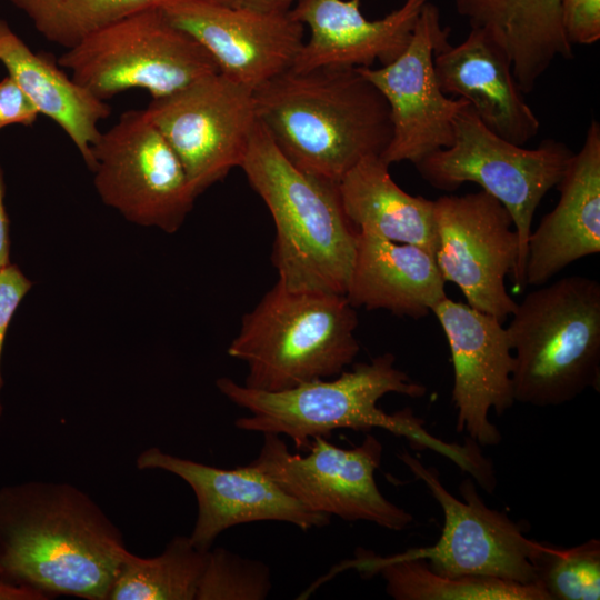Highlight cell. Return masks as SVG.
<instances>
[{
	"label": "cell",
	"instance_id": "6da1fadb",
	"mask_svg": "<svg viewBox=\"0 0 600 600\" xmlns=\"http://www.w3.org/2000/svg\"><path fill=\"white\" fill-rule=\"evenodd\" d=\"M120 528L83 490L29 480L0 488V580L48 599L108 600L127 552Z\"/></svg>",
	"mask_w": 600,
	"mask_h": 600
},
{
	"label": "cell",
	"instance_id": "7a4b0ae2",
	"mask_svg": "<svg viewBox=\"0 0 600 600\" xmlns=\"http://www.w3.org/2000/svg\"><path fill=\"white\" fill-rule=\"evenodd\" d=\"M396 357L383 353L369 362L356 363L336 379H316L282 391H262L220 378L219 391L237 406L249 410L234 424L240 430L289 437L299 451H306L313 437H329L337 429L369 431L384 429L407 439L414 449H429L448 458L471 474L486 491L496 478L492 464L478 444L446 442L423 428V420L410 409L387 413L378 401L387 393L421 398L427 388L394 366Z\"/></svg>",
	"mask_w": 600,
	"mask_h": 600
},
{
	"label": "cell",
	"instance_id": "3957f363",
	"mask_svg": "<svg viewBox=\"0 0 600 600\" xmlns=\"http://www.w3.org/2000/svg\"><path fill=\"white\" fill-rule=\"evenodd\" d=\"M258 122L298 169L339 183L392 137L387 101L348 67L288 69L253 90Z\"/></svg>",
	"mask_w": 600,
	"mask_h": 600
},
{
	"label": "cell",
	"instance_id": "277c9868",
	"mask_svg": "<svg viewBox=\"0 0 600 600\" xmlns=\"http://www.w3.org/2000/svg\"><path fill=\"white\" fill-rule=\"evenodd\" d=\"M276 227L271 259L290 290L344 294L356 254L357 229L338 183L293 166L258 122L240 166Z\"/></svg>",
	"mask_w": 600,
	"mask_h": 600
},
{
	"label": "cell",
	"instance_id": "5b68a950",
	"mask_svg": "<svg viewBox=\"0 0 600 600\" xmlns=\"http://www.w3.org/2000/svg\"><path fill=\"white\" fill-rule=\"evenodd\" d=\"M356 308L344 294L290 290L277 282L242 318L228 354L244 361V386L282 391L338 376L360 346Z\"/></svg>",
	"mask_w": 600,
	"mask_h": 600
},
{
	"label": "cell",
	"instance_id": "8992f818",
	"mask_svg": "<svg viewBox=\"0 0 600 600\" xmlns=\"http://www.w3.org/2000/svg\"><path fill=\"white\" fill-rule=\"evenodd\" d=\"M506 328L516 402L560 406L600 384V284L570 276L528 293Z\"/></svg>",
	"mask_w": 600,
	"mask_h": 600
},
{
	"label": "cell",
	"instance_id": "52a82bcc",
	"mask_svg": "<svg viewBox=\"0 0 600 600\" xmlns=\"http://www.w3.org/2000/svg\"><path fill=\"white\" fill-rule=\"evenodd\" d=\"M573 151L563 142L546 139L528 149L490 130L468 104L453 121V141L414 164L432 187L454 191L466 182L479 184L510 213L518 236L512 271L526 286L527 246L538 206L562 178Z\"/></svg>",
	"mask_w": 600,
	"mask_h": 600
},
{
	"label": "cell",
	"instance_id": "ba28073f",
	"mask_svg": "<svg viewBox=\"0 0 600 600\" xmlns=\"http://www.w3.org/2000/svg\"><path fill=\"white\" fill-rule=\"evenodd\" d=\"M57 62L104 101L130 89L160 99L219 72L203 47L176 27L159 3L89 36Z\"/></svg>",
	"mask_w": 600,
	"mask_h": 600
},
{
	"label": "cell",
	"instance_id": "9c48e42d",
	"mask_svg": "<svg viewBox=\"0 0 600 600\" xmlns=\"http://www.w3.org/2000/svg\"><path fill=\"white\" fill-rule=\"evenodd\" d=\"M101 201L130 222L167 233L180 229L197 196L187 172L146 109L124 111L91 149Z\"/></svg>",
	"mask_w": 600,
	"mask_h": 600
},
{
	"label": "cell",
	"instance_id": "30bf717a",
	"mask_svg": "<svg viewBox=\"0 0 600 600\" xmlns=\"http://www.w3.org/2000/svg\"><path fill=\"white\" fill-rule=\"evenodd\" d=\"M263 436L259 454L249 464L307 509L394 531L404 530L413 521L411 513L389 501L377 486L374 474L383 448L374 436L368 433L350 449L317 436L304 456L291 453L277 434Z\"/></svg>",
	"mask_w": 600,
	"mask_h": 600
},
{
	"label": "cell",
	"instance_id": "8fae6325",
	"mask_svg": "<svg viewBox=\"0 0 600 600\" xmlns=\"http://www.w3.org/2000/svg\"><path fill=\"white\" fill-rule=\"evenodd\" d=\"M410 472L426 484L443 512L434 544L394 553L393 559H422L448 576H481L536 583V559L543 542L529 539L506 513L489 508L472 479L460 486L462 500L442 484L438 471L408 452L399 454Z\"/></svg>",
	"mask_w": 600,
	"mask_h": 600
},
{
	"label": "cell",
	"instance_id": "7c38bea8",
	"mask_svg": "<svg viewBox=\"0 0 600 600\" xmlns=\"http://www.w3.org/2000/svg\"><path fill=\"white\" fill-rule=\"evenodd\" d=\"M146 111L197 197L241 166L258 123L253 90L220 72L152 99Z\"/></svg>",
	"mask_w": 600,
	"mask_h": 600
},
{
	"label": "cell",
	"instance_id": "4fadbf2b",
	"mask_svg": "<svg viewBox=\"0 0 600 600\" xmlns=\"http://www.w3.org/2000/svg\"><path fill=\"white\" fill-rule=\"evenodd\" d=\"M449 34L450 29L441 26L439 8L430 0L398 58L380 68H358L390 110L392 137L380 156L389 166L416 164L453 141L454 118L469 103L444 94L436 78L434 56L450 43Z\"/></svg>",
	"mask_w": 600,
	"mask_h": 600
},
{
	"label": "cell",
	"instance_id": "5bb4252c",
	"mask_svg": "<svg viewBox=\"0 0 600 600\" xmlns=\"http://www.w3.org/2000/svg\"><path fill=\"white\" fill-rule=\"evenodd\" d=\"M437 266L467 303L503 323L518 303L509 296L506 277L514 269L518 236L508 210L480 190L434 200Z\"/></svg>",
	"mask_w": 600,
	"mask_h": 600
},
{
	"label": "cell",
	"instance_id": "9a60e30c",
	"mask_svg": "<svg viewBox=\"0 0 600 600\" xmlns=\"http://www.w3.org/2000/svg\"><path fill=\"white\" fill-rule=\"evenodd\" d=\"M168 19L197 40L220 73L256 90L293 66L304 26L269 13L206 0H162Z\"/></svg>",
	"mask_w": 600,
	"mask_h": 600
},
{
	"label": "cell",
	"instance_id": "2e32d148",
	"mask_svg": "<svg viewBox=\"0 0 600 600\" xmlns=\"http://www.w3.org/2000/svg\"><path fill=\"white\" fill-rule=\"evenodd\" d=\"M448 340L453 367L452 402L457 431L478 446H497L501 432L489 414L514 401L513 354L506 328L496 317L446 297L432 311Z\"/></svg>",
	"mask_w": 600,
	"mask_h": 600
},
{
	"label": "cell",
	"instance_id": "e0dca14e",
	"mask_svg": "<svg viewBox=\"0 0 600 600\" xmlns=\"http://www.w3.org/2000/svg\"><path fill=\"white\" fill-rule=\"evenodd\" d=\"M136 467L172 473L190 486L198 514L189 538L202 551L224 530L243 523L281 521L301 530L330 523L329 516L307 509L250 464L221 469L150 447L139 453Z\"/></svg>",
	"mask_w": 600,
	"mask_h": 600
},
{
	"label": "cell",
	"instance_id": "ac0fdd59",
	"mask_svg": "<svg viewBox=\"0 0 600 600\" xmlns=\"http://www.w3.org/2000/svg\"><path fill=\"white\" fill-rule=\"evenodd\" d=\"M430 0H404L377 20L360 11V0H297L289 16L308 26L310 38L291 69L386 66L408 46L419 14Z\"/></svg>",
	"mask_w": 600,
	"mask_h": 600
},
{
	"label": "cell",
	"instance_id": "d6986e66",
	"mask_svg": "<svg viewBox=\"0 0 600 600\" xmlns=\"http://www.w3.org/2000/svg\"><path fill=\"white\" fill-rule=\"evenodd\" d=\"M557 206L529 236L526 284L542 286L572 262L600 252V124L592 120L583 144L556 186Z\"/></svg>",
	"mask_w": 600,
	"mask_h": 600
},
{
	"label": "cell",
	"instance_id": "ffe728a7",
	"mask_svg": "<svg viewBox=\"0 0 600 600\" xmlns=\"http://www.w3.org/2000/svg\"><path fill=\"white\" fill-rule=\"evenodd\" d=\"M433 63L442 92L466 100L498 136L524 146L538 134L540 121L524 100L509 57L484 30L471 28L462 42L440 50Z\"/></svg>",
	"mask_w": 600,
	"mask_h": 600
},
{
	"label": "cell",
	"instance_id": "44dd1931",
	"mask_svg": "<svg viewBox=\"0 0 600 600\" xmlns=\"http://www.w3.org/2000/svg\"><path fill=\"white\" fill-rule=\"evenodd\" d=\"M444 286L436 259L427 250L358 232L346 292L354 308L382 309L418 320L447 297Z\"/></svg>",
	"mask_w": 600,
	"mask_h": 600
},
{
	"label": "cell",
	"instance_id": "7402d4cb",
	"mask_svg": "<svg viewBox=\"0 0 600 600\" xmlns=\"http://www.w3.org/2000/svg\"><path fill=\"white\" fill-rule=\"evenodd\" d=\"M456 10L503 49L524 94L557 58H573L560 0H456Z\"/></svg>",
	"mask_w": 600,
	"mask_h": 600
},
{
	"label": "cell",
	"instance_id": "603a6c76",
	"mask_svg": "<svg viewBox=\"0 0 600 600\" xmlns=\"http://www.w3.org/2000/svg\"><path fill=\"white\" fill-rule=\"evenodd\" d=\"M0 61L39 114L64 131L90 169L91 149L101 133L99 122L110 116V106L68 77L58 62L33 52L2 19Z\"/></svg>",
	"mask_w": 600,
	"mask_h": 600
},
{
	"label": "cell",
	"instance_id": "cb8c5ba5",
	"mask_svg": "<svg viewBox=\"0 0 600 600\" xmlns=\"http://www.w3.org/2000/svg\"><path fill=\"white\" fill-rule=\"evenodd\" d=\"M380 156L358 162L338 183L343 210L358 232L436 253L434 200L412 196L392 179Z\"/></svg>",
	"mask_w": 600,
	"mask_h": 600
},
{
	"label": "cell",
	"instance_id": "d4e9b609",
	"mask_svg": "<svg viewBox=\"0 0 600 600\" xmlns=\"http://www.w3.org/2000/svg\"><path fill=\"white\" fill-rule=\"evenodd\" d=\"M354 569L363 577L381 574L387 593L396 600H549L536 583L481 576H448L422 559H393L358 549L334 572Z\"/></svg>",
	"mask_w": 600,
	"mask_h": 600
},
{
	"label": "cell",
	"instance_id": "484cf974",
	"mask_svg": "<svg viewBox=\"0 0 600 600\" xmlns=\"http://www.w3.org/2000/svg\"><path fill=\"white\" fill-rule=\"evenodd\" d=\"M207 551L176 536L150 558L124 553L108 600H196Z\"/></svg>",
	"mask_w": 600,
	"mask_h": 600
},
{
	"label": "cell",
	"instance_id": "4316f807",
	"mask_svg": "<svg viewBox=\"0 0 600 600\" xmlns=\"http://www.w3.org/2000/svg\"><path fill=\"white\" fill-rule=\"evenodd\" d=\"M49 42L70 49L97 31L162 0H10Z\"/></svg>",
	"mask_w": 600,
	"mask_h": 600
},
{
	"label": "cell",
	"instance_id": "83f0119b",
	"mask_svg": "<svg viewBox=\"0 0 600 600\" xmlns=\"http://www.w3.org/2000/svg\"><path fill=\"white\" fill-rule=\"evenodd\" d=\"M536 584L549 600H598L600 541L590 539L571 548L543 542L536 559Z\"/></svg>",
	"mask_w": 600,
	"mask_h": 600
},
{
	"label": "cell",
	"instance_id": "f1b7e54d",
	"mask_svg": "<svg viewBox=\"0 0 600 600\" xmlns=\"http://www.w3.org/2000/svg\"><path fill=\"white\" fill-rule=\"evenodd\" d=\"M271 588L267 564L216 548L207 551L196 600H263Z\"/></svg>",
	"mask_w": 600,
	"mask_h": 600
},
{
	"label": "cell",
	"instance_id": "f546056e",
	"mask_svg": "<svg viewBox=\"0 0 600 600\" xmlns=\"http://www.w3.org/2000/svg\"><path fill=\"white\" fill-rule=\"evenodd\" d=\"M562 23L569 42L593 44L600 39V0H560Z\"/></svg>",
	"mask_w": 600,
	"mask_h": 600
},
{
	"label": "cell",
	"instance_id": "4dcf8cb0",
	"mask_svg": "<svg viewBox=\"0 0 600 600\" xmlns=\"http://www.w3.org/2000/svg\"><path fill=\"white\" fill-rule=\"evenodd\" d=\"M31 287L32 281L26 277L17 264L9 263L0 270V392L3 387L1 358L7 332L18 307ZM2 413L3 406L0 398V419Z\"/></svg>",
	"mask_w": 600,
	"mask_h": 600
},
{
	"label": "cell",
	"instance_id": "1f68e13d",
	"mask_svg": "<svg viewBox=\"0 0 600 600\" xmlns=\"http://www.w3.org/2000/svg\"><path fill=\"white\" fill-rule=\"evenodd\" d=\"M36 107L16 83L7 76L0 81V130L11 124L31 126L38 118Z\"/></svg>",
	"mask_w": 600,
	"mask_h": 600
},
{
	"label": "cell",
	"instance_id": "d6a6232c",
	"mask_svg": "<svg viewBox=\"0 0 600 600\" xmlns=\"http://www.w3.org/2000/svg\"><path fill=\"white\" fill-rule=\"evenodd\" d=\"M4 194L3 172L0 167V270L11 263L9 218L4 206Z\"/></svg>",
	"mask_w": 600,
	"mask_h": 600
},
{
	"label": "cell",
	"instance_id": "836d02e7",
	"mask_svg": "<svg viewBox=\"0 0 600 600\" xmlns=\"http://www.w3.org/2000/svg\"><path fill=\"white\" fill-rule=\"evenodd\" d=\"M0 600H49L42 593L0 580Z\"/></svg>",
	"mask_w": 600,
	"mask_h": 600
},
{
	"label": "cell",
	"instance_id": "e575fe53",
	"mask_svg": "<svg viewBox=\"0 0 600 600\" xmlns=\"http://www.w3.org/2000/svg\"><path fill=\"white\" fill-rule=\"evenodd\" d=\"M297 0H238L237 6L269 13H286Z\"/></svg>",
	"mask_w": 600,
	"mask_h": 600
},
{
	"label": "cell",
	"instance_id": "d590c367",
	"mask_svg": "<svg viewBox=\"0 0 600 600\" xmlns=\"http://www.w3.org/2000/svg\"><path fill=\"white\" fill-rule=\"evenodd\" d=\"M213 3L227 4V6H237L238 0H206Z\"/></svg>",
	"mask_w": 600,
	"mask_h": 600
}]
</instances>
